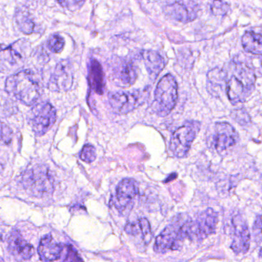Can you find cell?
<instances>
[{"mask_svg":"<svg viewBox=\"0 0 262 262\" xmlns=\"http://www.w3.org/2000/svg\"><path fill=\"white\" fill-rule=\"evenodd\" d=\"M9 250L13 257L19 261L29 260L34 254L33 245L26 242L18 231H14L10 235L9 238Z\"/></svg>","mask_w":262,"mask_h":262,"instance_id":"2e32d148","label":"cell"},{"mask_svg":"<svg viewBox=\"0 0 262 262\" xmlns=\"http://www.w3.org/2000/svg\"><path fill=\"white\" fill-rule=\"evenodd\" d=\"M177 99V82L172 75H165L156 86L152 103L153 110L159 116H167L176 106Z\"/></svg>","mask_w":262,"mask_h":262,"instance_id":"277c9868","label":"cell"},{"mask_svg":"<svg viewBox=\"0 0 262 262\" xmlns=\"http://www.w3.org/2000/svg\"><path fill=\"white\" fill-rule=\"evenodd\" d=\"M199 10V5L194 1H176L164 7V12L166 16L183 24L194 20Z\"/></svg>","mask_w":262,"mask_h":262,"instance_id":"7c38bea8","label":"cell"},{"mask_svg":"<svg viewBox=\"0 0 262 262\" xmlns=\"http://www.w3.org/2000/svg\"><path fill=\"white\" fill-rule=\"evenodd\" d=\"M22 184L29 194L36 198L50 195L54 191V178L45 165L29 168L23 174Z\"/></svg>","mask_w":262,"mask_h":262,"instance_id":"3957f363","label":"cell"},{"mask_svg":"<svg viewBox=\"0 0 262 262\" xmlns=\"http://www.w3.org/2000/svg\"><path fill=\"white\" fill-rule=\"evenodd\" d=\"M231 116L234 121L238 122L241 125H248L251 121H250V116L245 110H234L231 113Z\"/></svg>","mask_w":262,"mask_h":262,"instance_id":"484cf974","label":"cell"},{"mask_svg":"<svg viewBox=\"0 0 262 262\" xmlns=\"http://www.w3.org/2000/svg\"><path fill=\"white\" fill-rule=\"evenodd\" d=\"M62 248L53 240L51 234L44 236L39 243V252L41 259L44 261H53L60 257Z\"/></svg>","mask_w":262,"mask_h":262,"instance_id":"ac0fdd59","label":"cell"},{"mask_svg":"<svg viewBox=\"0 0 262 262\" xmlns=\"http://www.w3.org/2000/svg\"><path fill=\"white\" fill-rule=\"evenodd\" d=\"M214 146L217 151H224L238 142V134L228 122H219L214 127Z\"/></svg>","mask_w":262,"mask_h":262,"instance_id":"5bb4252c","label":"cell"},{"mask_svg":"<svg viewBox=\"0 0 262 262\" xmlns=\"http://www.w3.org/2000/svg\"><path fill=\"white\" fill-rule=\"evenodd\" d=\"M138 194V187L133 179H122L116 189L114 204L116 208L122 214L130 212L133 207V199Z\"/></svg>","mask_w":262,"mask_h":262,"instance_id":"8fae6325","label":"cell"},{"mask_svg":"<svg viewBox=\"0 0 262 262\" xmlns=\"http://www.w3.org/2000/svg\"><path fill=\"white\" fill-rule=\"evenodd\" d=\"M242 42L245 51L262 56V33L246 32L242 36Z\"/></svg>","mask_w":262,"mask_h":262,"instance_id":"ffe728a7","label":"cell"},{"mask_svg":"<svg viewBox=\"0 0 262 262\" xmlns=\"http://www.w3.org/2000/svg\"><path fill=\"white\" fill-rule=\"evenodd\" d=\"M225 91L232 105L245 102L253 93L256 76L254 70L242 62H231L224 70Z\"/></svg>","mask_w":262,"mask_h":262,"instance_id":"6da1fadb","label":"cell"},{"mask_svg":"<svg viewBox=\"0 0 262 262\" xmlns=\"http://www.w3.org/2000/svg\"><path fill=\"white\" fill-rule=\"evenodd\" d=\"M65 47V39L59 34H54L49 39L48 47L50 51L54 53H59Z\"/></svg>","mask_w":262,"mask_h":262,"instance_id":"7402d4cb","label":"cell"},{"mask_svg":"<svg viewBox=\"0 0 262 262\" xmlns=\"http://www.w3.org/2000/svg\"><path fill=\"white\" fill-rule=\"evenodd\" d=\"M176 219L174 223L166 227L156 237L154 245L156 252L163 254L180 248L181 243L186 238L182 230V225L185 219Z\"/></svg>","mask_w":262,"mask_h":262,"instance_id":"9c48e42d","label":"cell"},{"mask_svg":"<svg viewBox=\"0 0 262 262\" xmlns=\"http://www.w3.org/2000/svg\"><path fill=\"white\" fill-rule=\"evenodd\" d=\"M148 92H116L108 95V103L113 113L125 115L139 108L146 99Z\"/></svg>","mask_w":262,"mask_h":262,"instance_id":"52a82bcc","label":"cell"},{"mask_svg":"<svg viewBox=\"0 0 262 262\" xmlns=\"http://www.w3.org/2000/svg\"><path fill=\"white\" fill-rule=\"evenodd\" d=\"M2 129H1V139H2V142L4 143L10 144L12 141V138H13V132L10 129V127L7 126L4 123H2Z\"/></svg>","mask_w":262,"mask_h":262,"instance_id":"83f0119b","label":"cell"},{"mask_svg":"<svg viewBox=\"0 0 262 262\" xmlns=\"http://www.w3.org/2000/svg\"><path fill=\"white\" fill-rule=\"evenodd\" d=\"M138 221H139V225H140L144 240H145L147 244H148L151 242V238H152V233H151L149 222L145 217L139 219Z\"/></svg>","mask_w":262,"mask_h":262,"instance_id":"d4e9b609","label":"cell"},{"mask_svg":"<svg viewBox=\"0 0 262 262\" xmlns=\"http://www.w3.org/2000/svg\"><path fill=\"white\" fill-rule=\"evenodd\" d=\"M90 84L96 94L102 95L105 88V78L102 66L96 59H92L89 66Z\"/></svg>","mask_w":262,"mask_h":262,"instance_id":"d6986e66","label":"cell"},{"mask_svg":"<svg viewBox=\"0 0 262 262\" xmlns=\"http://www.w3.org/2000/svg\"><path fill=\"white\" fill-rule=\"evenodd\" d=\"M96 148H94V146L90 144L84 145L80 152V159L87 163H92L96 160Z\"/></svg>","mask_w":262,"mask_h":262,"instance_id":"cb8c5ba5","label":"cell"},{"mask_svg":"<svg viewBox=\"0 0 262 262\" xmlns=\"http://www.w3.org/2000/svg\"><path fill=\"white\" fill-rule=\"evenodd\" d=\"M125 231L129 235L136 236L139 234H142L140 225L139 221L136 222H129L125 227Z\"/></svg>","mask_w":262,"mask_h":262,"instance_id":"4316f807","label":"cell"},{"mask_svg":"<svg viewBox=\"0 0 262 262\" xmlns=\"http://www.w3.org/2000/svg\"><path fill=\"white\" fill-rule=\"evenodd\" d=\"M261 65H262V59H261Z\"/></svg>","mask_w":262,"mask_h":262,"instance_id":"1f68e13d","label":"cell"},{"mask_svg":"<svg viewBox=\"0 0 262 262\" xmlns=\"http://www.w3.org/2000/svg\"><path fill=\"white\" fill-rule=\"evenodd\" d=\"M200 126V122L189 121L174 132L170 140L169 148L176 157L184 158L187 156Z\"/></svg>","mask_w":262,"mask_h":262,"instance_id":"8992f818","label":"cell"},{"mask_svg":"<svg viewBox=\"0 0 262 262\" xmlns=\"http://www.w3.org/2000/svg\"><path fill=\"white\" fill-rule=\"evenodd\" d=\"M112 80L119 87L131 86L137 79V68L134 62L128 59H119L113 62L111 71Z\"/></svg>","mask_w":262,"mask_h":262,"instance_id":"30bf717a","label":"cell"},{"mask_svg":"<svg viewBox=\"0 0 262 262\" xmlns=\"http://www.w3.org/2000/svg\"><path fill=\"white\" fill-rule=\"evenodd\" d=\"M16 20L21 31L25 34H31L36 32V24L25 9H19L16 13Z\"/></svg>","mask_w":262,"mask_h":262,"instance_id":"44dd1931","label":"cell"},{"mask_svg":"<svg viewBox=\"0 0 262 262\" xmlns=\"http://www.w3.org/2000/svg\"><path fill=\"white\" fill-rule=\"evenodd\" d=\"M62 7H66L70 10H76L82 7V4H85L84 1H63V2H58Z\"/></svg>","mask_w":262,"mask_h":262,"instance_id":"f546056e","label":"cell"},{"mask_svg":"<svg viewBox=\"0 0 262 262\" xmlns=\"http://www.w3.org/2000/svg\"><path fill=\"white\" fill-rule=\"evenodd\" d=\"M232 242L231 248L235 254H245L250 247V232L248 225L241 214L232 219Z\"/></svg>","mask_w":262,"mask_h":262,"instance_id":"4fadbf2b","label":"cell"},{"mask_svg":"<svg viewBox=\"0 0 262 262\" xmlns=\"http://www.w3.org/2000/svg\"><path fill=\"white\" fill-rule=\"evenodd\" d=\"M211 9H212L213 13H216V14H224V13H225V12L222 11V9L227 12V10H228V6L227 3L214 2L212 3Z\"/></svg>","mask_w":262,"mask_h":262,"instance_id":"4dcf8cb0","label":"cell"},{"mask_svg":"<svg viewBox=\"0 0 262 262\" xmlns=\"http://www.w3.org/2000/svg\"><path fill=\"white\" fill-rule=\"evenodd\" d=\"M73 83V70L69 61H60L56 66L50 79V87L53 91H67Z\"/></svg>","mask_w":262,"mask_h":262,"instance_id":"9a60e30c","label":"cell"},{"mask_svg":"<svg viewBox=\"0 0 262 262\" xmlns=\"http://www.w3.org/2000/svg\"><path fill=\"white\" fill-rule=\"evenodd\" d=\"M142 56L150 79L156 80L165 68V62L163 57L154 50H143Z\"/></svg>","mask_w":262,"mask_h":262,"instance_id":"e0dca14e","label":"cell"},{"mask_svg":"<svg viewBox=\"0 0 262 262\" xmlns=\"http://www.w3.org/2000/svg\"><path fill=\"white\" fill-rule=\"evenodd\" d=\"M217 214L212 208L202 211L195 220L186 219L182 225V230L186 238L191 241H202L214 234L217 226Z\"/></svg>","mask_w":262,"mask_h":262,"instance_id":"5b68a950","label":"cell"},{"mask_svg":"<svg viewBox=\"0 0 262 262\" xmlns=\"http://www.w3.org/2000/svg\"><path fill=\"white\" fill-rule=\"evenodd\" d=\"M5 89L8 94L24 105H34L40 96L37 79L30 70H23L9 76Z\"/></svg>","mask_w":262,"mask_h":262,"instance_id":"7a4b0ae2","label":"cell"},{"mask_svg":"<svg viewBox=\"0 0 262 262\" xmlns=\"http://www.w3.org/2000/svg\"><path fill=\"white\" fill-rule=\"evenodd\" d=\"M64 262H83L81 257H79L78 253L73 249V248L70 247L67 248V255H66Z\"/></svg>","mask_w":262,"mask_h":262,"instance_id":"f1b7e54d","label":"cell"},{"mask_svg":"<svg viewBox=\"0 0 262 262\" xmlns=\"http://www.w3.org/2000/svg\"><path fill=\"white\" fill-rule=\"evenodd\" d=\"M28 120L35 134L43 136L56 122V108L50 102L35 105L29 113Z\"/></svg>","mask_w":262,"mask_h":262,"instance_id":"ba28073f","label":"cell"},{"mask_svg":"<svg viewBox=\"0 0 262 262\" xmlns=\"http://www.w3.org/2000/svg\"><path fill=\"white\" fill-rule=\"evenodd\" d=\"M253 234L259 247V255L262 257V219L257 216L253 225Z\"/></svg>","mask_w":262,"mask_h":262,"instance_id":"603a6c76","label":"cell"}]
</instances>
